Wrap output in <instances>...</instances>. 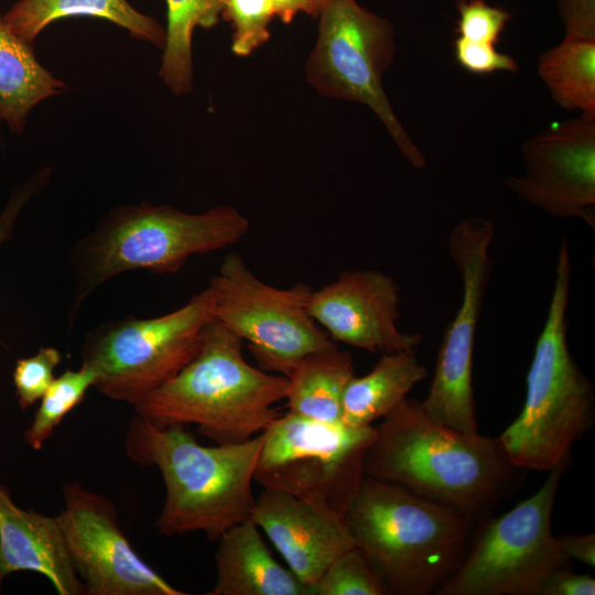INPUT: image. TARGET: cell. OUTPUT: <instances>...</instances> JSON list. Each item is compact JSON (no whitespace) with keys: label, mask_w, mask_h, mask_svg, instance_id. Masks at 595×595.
<instances>
[{"label":"cell","mask_w":595,"mask_h":595,"mask_svg":"<svg viewBox=\"0 0 595 595\" xmlns=\"http://www.w3.org/2000/svg\"><path fill=\"white\" fill-rule=\"evenodd\" d=\"M251 520L307 587L338 555L355 548L343 516L317 499L263 488L256 497Z\"/></svg>","instance_id":"16"},{"label":"cell","mask_w":595,"mask_h":595,"mask_svg":"<svg viewBox=\"0 0 595 595\" xmlns=\"http://www.w3.org/2000/svg\"><path fill=\"white\" fill-rule=\"evenodd\" d=\"M399 286L377 270L344 271L329 284L312 291L309 312L335 342L382 354L415 351L421 334L402 333Z\"/></svg>","instance_id":"15"},{"label":"cell","mask_w":595,"mask_h":595,"mask_svg":"<svg viewBox=\"0 0 595 595\" xmlns=\"http://www.w3.org/2000/svg\"><path fill=\"white\" fill-rule=\"evenodd\" d=\"M562 567L553 571L542 583L537 595H594L595 580Z\"/></svg>","instance_id":"33"},{"label":"cell","mask_w":595,"mask_h":595,"mask_svg":"<svg viewBox=\"0 0 595 595\" xmlns=\"http://www.w3.org/2000/svg\"><path fill=\"white\" fill-rule=\"evenodd\" d=\"M524 173L505 184L517 196L559 218L595 228V118L549 127L521 147Z\"/></svg>","instance_id":"14"},{"label":"cell","mask_w":595,"mask_h":595,"mask_svg":"<svg viewBox=\"0 0 595 595\" xmlns=\"http://www.w3.org/2000/svg\"><path fill=\"white\" fill-rule=\"evenodd\" d=\"M274 8L275 17H279L284 23H290L294 17L304 12L311 15H318L322 7V0H269Z\"/></svg>","instance_id":"35"},{"label":"cell","mask_w":595,"mask_h":595,"mask_svg":"<svg viewBox=\"0 0 595 595\" xmlns=\"http://www.w3.org/2000/svg\"><path fill=\"white\" fill-rule=\"evenodd\" d=\"M78 15L105 19L126 29L137 40L164 46L165 29L127 0H20L3 20L17 36L31 45L48 24Z\"/></svg>","instance_id":"19"},{"label":"cell","mask_w":595,"mask_h":595,"mask_svg":"<svg viewBox=\"0 0 595 595\" xmlns=\"http://www.w3.org/2000/svg\"><path fill=\"white\" fill-rule=\"evenodd\" d=\"M558 544L569 559H575L588 566L595 565V534H562Z\"/></svg>","instance_id":"34"},{"label":"cell","mask_w":595,"mask_h":595,"mask_svg":"<svg viewBox=\"0 0 595 595\" xmlns=\"http://www.w3.org/2000/svg\"><path fill=\"white\" fill-rule=\"evenodd\" d=\"M538 73L552 99L567 111L595 118V39L566 34L540 54Z\"/></svg>","instance_id":"23"},{"label":"cell","mask_w":595,"mask_h":595,"mask_svg":"<svg viewBox=\"0 0 595 595\" xmlns=\"http://www.w3.org/2000/svg\"><path fill=\"white\" fill-rule=\"evenodd\" d=\"M167 25L159 75L175 95L192 90V37L196 26L218 23L224 0H166Z\"/></svg>","instance_id":"24"},{"label":"cell","mask_w":595,"mask_h":595,"mask_svg":"<svg viewBox=\"0 0 595 595\" xmlns=\"http://www.w3.org/2000/svg\"><path fill=\"white\" fill-rule=\"evenodd\" d=\"M375 426H348L286 412L261 432L253 479L262 488L317 499L342 516L359 486Z\"/></svg>","instance_id":"11"},{"label":"cell","mask_w":595,"mask_h":595,"mask_svg":"<svg viewBox=\"0 0 595 595\" xmlns=\"http://www.w3.org/2000/svg\"><path fill=\"white\" fill-rule=\"evenodd\" d=\"M453 48L456 63L470 74L490 75L496 72L519 71L517 61L511 55L497 51L495 45L457 36Z\"/></svg>","instance_id":"30"},{"label":"cell","mask_w":595,"mask_h":595,"mask_svg":"<svg viewBox=\"0 0 595 595\" xmlns=\"http://www.w3.org/2000/svg\"><path fill=\"white\" fill-rule=\"evenodd\" d=\"M96 372L82 364L77 370L67 369L51 383L24 432V441L34 451L41 450L54 434L64 418L84 399L89 388L95 387Z\"/></svg>","instance_id":"25"},{"label":"cell","mask_w":595,"mask_h":595,"mask_svg":"<svg viewBox=\"0 0 595 595\" xmlns=\"http://www.w3.org/2000/svg\"><path fill=\"white\" fill-rule=\"evenodd\" d=\"M355 376L353 356L336 344L302 358L288 378V411L305 418L342 422L344 391Z\"/></svg>","instance_id":"21"},{"label":"cell","mask_w":595,"mask_h":595,"mask_svg":"<svg viewBox=\"0 0 595 595\" xmlns=\"http://www.w3.org/2000/svg\"><path fill=\"white\" fill-rule=\"evenodd\" d=\"M248 230L247 218L230 206L202 214L149 203L110 210L72 248L71 323L80 304L111 278L133 270L175 273L190 257L235 245Z\"/></svg>","instance_id":"5"},{"label":"cell","mask_w":595,"mask_h":595,"mask_svg":"<svg viewBox=\"0 0 595 595\" xmlns=\"http://www.w3.org/2000/svg\"><path fill=\"white\" fill-rule=\"evenodd\" d=\"M244 342L221 324L205 328L196 356L172 379L133 405L159 425L194 424L216 444L241 443L280 415L288 378L251 366Z\"/></svg>","instance_id":"4"},{"label":"cell","mask_w":595,"mask_h":595,"mask_svg":"<svg viewBox=\"0 0 595 595\" xmlns=\"http://www.w3.org/2000/svg\"><path fill=\"white\" fill-rule=\"evenodd\" d=\"M323 1V4L327 1V0H322Z\"/></svg>","instance_id":"36"},{"label":"cell","mask_w":595,"mask_h":595,"mask_svg":"<svg viewBox=\"0 0 595 595\" xmlns=\"http://www.w3.org/2000/svg\"><path fill=\"white\" fill-rule=\"evenodd\" d=\"M51 172L42 170L25 182L11 197L6 208L0 214V247L9 238L19 214L25 203L48 182Z\"/></svg>","instance_id":"31"},{"label":"cell","mask_w":595,"mask_h":595,"mask_svg":"<svg viewBox=\"0 0 595 595\" xmlns=\"http://www.w3.org/2000/svg\"><path fill=\"white\" fill-rule=\"evenodd\" d=\"M566 34L595 39V0H558Z\"/></svg>","instance_id":"32"},{"label":"cell","mask_w":595,"mask_h":595,"mask_svg":"<svg viewBox=\"0 0 595 595\" xmlns=\"http://www.w3.org/2000/svg\"><path fill=\"white\" fill-rule=\"evenodd\" d=\"M309 592L310 595H387L386 587L356 547L338 555Z\"/></svg>","instance_id":"26"},{"label":"cell","mask_w":595,"mask_h":595,"mask_svg":"<svg viewBox=\"0 0 595 595\" xmlns=\"http://www.w3.org/2000/svg\"><path fill=\"white\" fill-rule=\"evenodd\" d=\"M212 321L214 303L207 286L167 314L98 325L83 340L82 364L96 372L100 393L133 407L196 356Z\"/></svg>","instance_id":"7"},{"label":"cell","mask_w":595,"mask_h":595,"mask_svg":"<svg viewBox=\"0 0 595 595\" xmlns=\"http://www.w3.org/2000/svg\"><path fill=\"white\" fill-rule=\"evenodd\" d=\"M221 15L234 28L231 51L246 57L269 40L275 11L269 0H224Z\"/></svg>","instance_id":"27"},{"label":"cell","mask_w":595,"mask_h":595,"mask_svg":"<svg viewBox=\"0 0 595 595\" xmlns=\"http://www.w3.org/2000/svg\"><path fill=\"white\" fill-rule=\"evenodd\" d=\"M571 260L563 240L547 320L527 375L518 418L496 439L507 458L522 469L550 472L567 465L573 444L595 421V394L570 354L566 310Z\"/></svg>","instance_id":"6"},{"label":"cell","mask_w":595,"mask_h":595,"mask_svg":"<svg viewBox=\"0 0 595 595\" xmlns=\"http://www.w3.org/2000/svg\"><path fill=\"white\" fill-rule=\"evenodd\" d=\"M566 466L548 472L538 491L508 512L478 523L464 560L436 594L537 595L553 571L570 567L551 527Z\"/></svg>","instance_id":"8"},{"label":"cell","mask_w":595,"mask_h":595,"mask_svg":"<svg viewBox=\"0 0 595 595\" xmlns=\"http://www.w3.org/2000/svg\"><path fill=\"white\" fill-rule=\"evenodd\" d=\"M343 518L355 547L392 595L437 593L464 560L477 526L366 475Z\"/></svg>","instance_id":"3"},{"label":"cell","mask_w":595,"mask_h":595,"mask_svg":"<svg viewBox=\"0 0 595 595\" xmlns=\"http://www.w3.org/2000/svg\"><path fill=\"white\" fill-rule=\"evenodd\" d=\"M494 231L489 219L470 217L450 234L448 252L461 275L462 299L444 332L429 393L420 402L432 420L467 434L478 433L472 383L473 353L491 271L488 251Z\"/></svg>","instance_id":"12"},{"label":"cell","mask_w":595,"mask_h":595,"mask_svg":"<svg viewBox=\"0 0 595 595\" xmlns=\"http://www.w3.org/2000/svg\"><path fill=\"white\" fill-rule=\"evenodd\" d=\"M56 516L73 566L87 595H185L134 551L113 502L79 483L63 486Z\"/></svg>","instance_id":"13"},{"label":"cell","mask_w":595,"mask_h":595,"mask_svg":"<svg viewBox=\"0 0 595 595\" xmlns=\"http://www.w3.org/2000/svg\"><path fill=\"white\" fill-rule=\"evenodd\" d=\"M62 361V355L55 347H41L33 356L17 361L12 381L18 403L28 409L44 396L54 381V370Z\"/></svg>","instance_id":"28"},{"label":"cell","mask_w":595,"mask_h":595,"mask_svg":"<svg viewBox=\"0 0 595 595\" xmlns=\"http://www.w3.org/2000/svg\"><path fill=\"white\" fill-rule=\"evenodd\" d=\"M455 32L469 41L496 45L512 14L485 0H457Z\"/></svg>","instance_id":"29"},{"label":"cell","mask_w":595,"mask_h":595,"mask_svg":"<svg viewBox=\"0 0 595 595\" xmlns=\"http://www.w3.org/2000/svg\"><path fill=\"white\" fill-rule=\"evenodd\" d=\"M18 572L45 576L60 595H87L56 517L20 508L0 485V587Z\"/></svg>","instance_id":"17"},{"label":"cell","mask_w":595,"mask_h":595,"mask_svg":"<svg viewBox=\"0 0 595 595\" xmlns=\"http://www.w3.org/2000/svg\"><path fill=\"white\" fill-rule=\"evenodd\" d=\"M35 58L31 45L17 36L0 15V119L21 131L30 110L65 90Z\"/></svg>","instance_id":"22"},{"label":"cell","mask_w":595,"mask_h":595,"mask_svg":"<svg viewBox=\"0 0 595 595\" xmlns=\"http://www.w3.org/2000/svg\"><path fill=\"white\" fill-rule=\"evenodd\" d=\"M428 377L414 351L398 350L382 354L365 376L353 377L343 396L342 423L367 426L394 411L411 389Z\"/></svg>","instance_id":"20"},{"label":"cell","mask_w":595,"mask_h":595,"mask_svg":"<svg viewBox=\"0 0 595 595\" xmlns=\"http://www.w3.org/2000/svg\"><path fill=\"white\" fill-rule=\"evenodd\" d=\"M217 541L216 580L208 595H310L307 585L275 561L251 519Z\"/></svg>","instance_id":"18"},{"label":"cell","mask_w":595,"mask_h":595,"mask_svg":"<svg viewBox=\"0 0 595 595\" xmlns=\"http://www.w3.org/2000/svg\"><path fill=\"white\" fill-rule=\"evenodd\" d=\"M262 434L205 446L181 424L159 425L136 414L126 434L128 457L155 466L165 485L156 520L163 536L203 532L209 540L251 519L252 483Z\"/></svg>","instance_id":"2"},{"label":"cell","mask_w":595,"mask_h":595,"mask_svg":"<svg viewBox=\"0 0 595 595\" xmlns=\"http://www.w3.org/2000/svg\"><path fill=\"white\" fill-rule=\"evenodd\" d=\"M364 456L366 476L399 486L476 524L520 485L496 441L441 424L420 401L405 399L375 426Z\"/></svg>","instance_id":"1"},{"label":"cell","mask_w":595,"mask_h":595,"mask_svg":"<svg viewBox=\"0 0 595 595\" xmlns=\"http://www.w3.org/2000/svg\"><path fill=\"white\" fill-rule=\"evenodd\" d=\"M208 288L214 320L247 344L264 371L288 377L302 358L335 344L310 315L313 289L306 283L285 289L269 285L232 252Z\"/></svg>","instance_id":"10"},{"label":"cell","mask_w":595,"mask_h":595,"mask_svg":"<svg viewBox=\"0 0 595 595\" xmlns=\"http://www.w3.org/2000/svg\"><path fill=\"white\" fill-rule=\"evenodd\" d=\"M317 37L305 65L306 80L322 96L369 107L415 169L425 158L398 120L382 87L396 54L390 21L356 0H327L318 13Z\"/></svg>","instance_id":"9"}]
</instances>
